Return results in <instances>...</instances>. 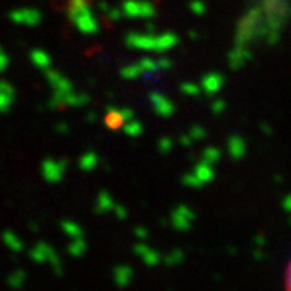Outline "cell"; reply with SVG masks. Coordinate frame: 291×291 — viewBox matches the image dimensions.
I'll list each match as a JSON object with an SVG mask.
<instances>
[{
	"instance_id": "52a82bcc",
	"label": "cell",
	"mask_w": 291,
	"mask_h": 291,
	"mask_svg": "<svg viewBox=\"0 0 291 291\" xmlns=\"http://www.w3.org/2000/svg\"><path fill=\"white\" fill-rule=\"evenodd\" d=\"M285 291H291V262L288 264V269L285 273Z\"/></svg>"
},
{
	"instance_id": "277c9868",
	"label": "cell",
	"mask_w": 291,
	"mask_h": 291,
	"mask_svg": "<svg viewBox=\"0 0 291 291\" xmlns=\"http://www.w3.org/2000/svg\"><path fill=\"white\" fill-rule=\"evenodd\" d=\"M16 99V91L10 81L0 79V113L10 112Z\"/></svg>"
},
{
	"instance_id": "8992f818",
	"label": "cell",
	"mask_w": 291,
	"mask_h": 291,
	"mask_svg": "<svg viewBox=\"0 0 291 291\" xmlns=\"http://www.w3.org/2000/svg\"><path fill=\"white\" fill-rule=\"evenodd\" d=\"M8 67H10V57H8V54L5 52V49L0 46V73L7 72Z\"/></svg>"
},
{
	"instance_id": "5b68a950",
	"label": "cell",
	"mask_w": 291,
	"mask_h": 291,
	"mask_svg": "<svg viewBox=\"0 0 291 291\" xmlns=\"http://www.w3.org/2000/svg\"><path fill=\"white\" fill-rule=\"evenodd\" d=\"M29 60H31V63L39 68V70H50V63H52V60L49 57V54L46 50H41V49H34L31 54H29Z\"/></svg>"
},
{
	"instance_id": "7a4b0ae2",
	"label": "cell",
	"mask_w": 291,
	"mask_h": 291,
	"mask_svg": "<svg viewBox=\"0 0 291 291\" xmlns=\"http://www.w3.org/2000/svg\"><path fill=\"white\" fill-rule=\"evenodd\" d=\"M10 20L18 26H38L42 20V15L38 8L34 7H20L10 12Z\"/></svg>"
},
{
	"instance_id": "3957f363",
	"label": "cell",
	"mask_w": 291,
	"mask_h": 291,
	"mask_svg": "<svg viewBox=\"0 0 291 291\" xmlns=\"http://www.w3.org/2000/svg\"><path fill=\"white\" fill-rule=\"evenodd\" d=\"M41 172L46 181L57 183L61 180V176L65 173V165L60 160H55V158H46L41 165Z\"/></svg>"
},
{
	"instance_id": "6da1fadb",
	"label": "cell",
	"mask_w": 291,
	"mask_h": 291,
	"mask_svg": "<svg viewBox=\"0 0 291 291\" xmlns=\"http://www.w3.org/2000/svg\"><path fill=\"white\" fill-rule=\"evenodd\" d=\"M47 81L50 83L52 89L55 91L54 99H52V105H54V107L78 102V99L72 94V86H70V83L60 73L54 72V70H47Z\"/></svg>"
}]
</instances>
